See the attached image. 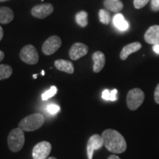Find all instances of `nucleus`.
Wrapping results in <instances>:
<instances>
[{"label": "nucleus", "instance_id": "obj_12", "mask_svg": "<svg viewBox=\"0 0 159 159\" xmlns=\"http://www.w3.org/2000/svg\"><path fill=\"white\" fill-rule=\"evenodd\" d=\"M92 59L94 61L93 70L95 73H99L102 70L105 64V56L102 52L97 51L93 54Z\"/></svg>", "mask_w": 159, "mask_h": 159}, {"label": "nucleus", "instance_id": "obj_24", "mask_svg": "<svg viewBox=\"0 0 159 159\" xmlns=\"http://www.w3.org/2000/svg\"><path fill=\"white\" fill-rule=\"evenodd\" d=\"M151 8L153 11H159V0H151Z\"/></svg>", "mask_w": 159, "mask_h": 159}, {"label": "nucleus", "instance_id": "obj_19", "mask_svg": "<svg viewBox=\"0 0 159 159\" xmlns=\"http://www.w3.org/2000/svg\"><path fill=\"white\" fill-rule=\"evenodd\" d=\"M13 73V69L9 65L0 64V80L9 78Z\"/></svg>", "mask_w": 159, "mask_h": 159}, {"label": "nucleus", "instance_id": "obj_2", "mask_svg": "<svg viewBox=\"0 0 159 159\" xmlns=\"http://www.w3.org/2000/svg\"><path fill=\"white\" fill-rule=\"evenodd\" d=\"M44 124V117L39 113H35L26 116L19 124V128L23 131H35Z\"/></svg>", "mask_w": 159, "mask_h": 159}, {"label": "nucleus", "instance_id": "obj_22", "mask_svg": "<svg viewBox=\"0 0 159 159\" xmlns=\"http://www.w3.org/2000/svg\"><path fill=\"white\" fill-rule=\"evenodd\" d=\"M46 110H47V112L48 113V114L51 115H55L57 113L59 112L61 108H60L58 105L55 104H50L47 107Z\"/></svg>", "mask_w": 159, "mask_h": 159}, {"label": "nucleus", "instance_id": "obj_29", "mask_svg": "<svg viewBox=\"0 0 159 159\" xmlns=\"http://www.w3.org/2000/svg\"><path fill=\"white\" fill-rule=\"evenodd\" d=\"M3 35H4V32H3V29L2 27L0 26V41H2L3 38Z\"/></svg>", "mask_w": 159, "mask_h": 159}, {"label": "nucleus", "instance_id": "obj_35", "mask_svg": "<svg viewBox=\"0 0 159 159\" xmlns=\"http://www.w3.org/2000/svg\"><path fill=\"white\" fill-rule=\"evenodd\" d=\"M5 1H9V0H0V2H5Z\"/></svg>", "mask_w": 159, "mask_h": 159}, {"label": "nucleus", "instance_id": "obj_5", "mask_svg": "<svg viewBox=\"0 0 159 159\" xmlns=\"http://www.w3.org/2000/svg\"><path fill=\"white\" fill-rule=\"evenodd\" d=\"M20 58L27 64L34 65L39 61V57L37 49L33 45H26L20 52Z\"/></svg>", "mask_w": 159, "mask_h": 159}, {"label": "nucleus", "instance_id": "obj_30", "mask_svg": "<svg viewBox=\"0 0 159 159\" xmlns=\"http://www.w3.org/2000/svg\"><path fill=\"white\" fill-rule=\"evenodd\" d=\"M108 159H121V158H119V156H116V155H111V156L108 157Z\"/></svg>", "mask_w": 159, "mask_h": 159}, {"label": "nucleus", "instance_id": "obj_32", "mask_svg": "<svg viewBox=\"0 0 159 159\" xmlns=\"http://www.w3.org/2000/svg\"><path fill=\"white\" fill-rule=\"evenodd\" d=\"M37 76H38V75L37 74H35V75H33V77L34 79H36L37 78Z\"/></svg>", "mask_w": 159, "mask_h": 159}, {"label": "nucleus", "instance_id": "obj_3", "mask_svg": "<svg viewBox=\"0 0 159 159\" xmlns=\"http://www.w3.org/2000/svg\"><path fill=\"white\" fill-rule=\"evenodd\" d=\"M25 142L24 131L18 128L12 130L7 137V144L12 152H17L23 148Z\"/></svg>", "mask_w": 159, "mask_h": 159}, {"label": "nucleus", "instance_id": "obj_17", "mask_svg": "<svg viewBox=\"0 0 159 159\" xmlns=\"http://www.w3.org/2000/svg\"><path fill=\"white\" fill-rule=\"evenodd\" d=\"M114 24L117 29L122 31L126 30L129 27L128 22L125 19L123 15L120 14V13H118V14L114 16Z\"/></svg>", "mask_w": 159, "mask_h": 159}, {"label": "nucleus", "instance_id": "obj_6", "mask_svg": "<svg viewBox=\"0 0 159 159\" xmlns=\"http://www.w3.org/2000/svg\"><path fill=\"white\" fill-rule=\"evenodd\" d=\"M103 145H104V141H103L102 136L99 134L92 135L89 138L88 143H87L86 150L88 158L92 159L94 150L101 149L102 148Z\"/></svg>", "mask_w": 159, "mask_h": 159}, {"label": "nucleus", "instance_id": "obj_14", "mask_svg": "<svg viewBox=\"0 0 159 159\" xmlns=\"http://www.w3.org/2000/svg\"><path fill=\"white\" fill-rule=\"evenodd\" d=\"M55 66L59 71H64L68 74H72L75 71L73 63L71 61H66V60H57L55 61Z\"/></svg>", "mask_w": 159, "mask_h": 159}, {"label": "nucleus", "instance_id": "obj_11", "mask_svg": "<svg viewBox=\"0 0 159 159\" xmlns=\"http://www.w3.org/2000/svg\"><path fill=\"white\" fill-rule=\"evenodd\" d=\"M144 40L147 43L152 45L159 43V25L150 27L145 33Z\"/></svg>", "mask_w": 159, "mask_h": 159}, {"label": "nucleus", "instance_id": "obj_8", "mask_svg": "<svg viewBox=\"0 0 159 159\" xmlns=\"http://www.w3.org/2000/svg\"><path fill=\"white\" fill-rule=\"evenodd\" d=\"M61 46V39L57 35L49 37L42 46V52L46 55H51L56 52Z\"/></svg>", "mask_w": 159, "mask_h": 159}, {"label": "nucleus", "instance_id": "obj_13", "mask_svg": "<svg viewBox=\"0 0 159 159\" xmlns=\"http://www.w3.org/2000/svg\"><path fill=\"white\" fill-rule=\"evenodd\" d=\"M141 48H142V44L139 42H134L130 43V44L126 45L122 49V52H121L120 58L122 61H125V60L128 58L129 55L132 54V53L139 51Z\"/></svg>", "mask_w": 159, "mask_h": 159}, {"label": "nucleus", "instance_id": "obj_9", "mask_svg": "<svg viewBox=\"0 0 159 159\" xmlns=\"http://www.w3.org/2000/svg\"><path fill=\"white\" fill-rule=\"evenodd\" d=\"M54 7L52 5L49 3L43 4V5H36L32 9L31 13L33 16L38 19H45L52 13Z\"/></svg>", "mask_w": 159, "mask_h": 159}, {"label": "nucleus", "instance_id": "obj_34", "mask_svg": "<svg viewBox=\"0 0 159 159\" xmlns=\"http://www.w3.org/2000/svg\"><path fill=\"white\" fill-rule=\"evenodd\" d=\"M48 159H57V158H55V157H49Z\"/></svg>", "mask_w": 159, "mask_h": 159}, {"label": "nucleus", "instance_id": "obj_25", "mask_svg": "<svg viewBox=\"0 0 159 159\" xmlns=\"http://www.w3.org/2000/svg\"><path fill=\"white\" fill-rule=\"evenodd\" d=\"M110 95L111 91L108 89H105V90L103 91L102 94V98L105 100H110Z\"/></svg>", "mask_w": 159, "mask_h": 159}, {"label": "nucleus", "instance_id": "obj_16", "mask_svg": "<svg viewBox=\"0 0 159 159\" xmlns=\"http://www.w3.org/2000/svg\"><path fill=\"white\" fill-rule=\"evenodd\" d=\"M104 6L108 11L117 13L122 11L124 5L120 0H105Z\"/></svg>", "mask_w": 159, "mask_h": 159}, {"label": "nucleus", "instance_id": "obj_1", "mask_svg": "<svg viewBox=\"0 0 159 159\" xmlns=\"http://www.w3.org/2000/svg\"><path fill=\"white\" fill-rule=\"evenodd\" d=\"M104 146L112 153H122L127 149V142L120 133L113 129H107L101 135Z\"/></svg>", "mask_w": 159, "mask_h": 159}, {"label": "nucleus", "instance_id": "obj_23", "mask_svg": "<svg viewBox=\"0 0 159 159\" xmlns=\"http://www.w3.org/2000/svg\"><path fill=\"white\" fill-rule=\"evenodd\" d=\"M150 0H134V5L135 8L141 9L143 8L149 2Z\"/></svg>", "mask_w": 159, "mask_h": 159}, {"label": "nucleus", "instance_id": "obj_36", "mask_svg": "<svg viewBox=\"0 0 159 159\" xmlns=\"http://www.w3.org/2000/svg\"><path fill=\"white\" fill-rule=\"evenodd\" d=\"M42 1H43V0H42Z\"/></svg>", "mask_w": 159, "mask_h": 159}, {"label": "nucleus", "instance_id": "obj_20", "mask_svg": "<svg viewBox=\"0 0 159 159\" xmlns=\"http://www.w3.org/2000/svg\"><path fill=\"white\" fill-rule=\"evenodd\" d=\"M99 18L101 23L104 25H108L111 21V14L107 10L101 9L99 11Z\"/></svg>", "mask_w": 159, "mask_h": 159}, {"label": "nucleus", "instance_id": "obj_18", "mask_svg": "<svg viewBox=\"0 0 159 159\" xmlns=\"http://www.w3.org/2000/svg\"><path fill=\"white\" fill-rule=\"evenodd\" d=\"M75 21L80 27H85L88 25V13L85 11L78 12L75 16Z\"/></svg>", "mask_w": 159, "mask_h": 159}, {"label": "nucleus", "instance_id": "obj_31", "mask_svg": "<svg viewBox=\"0 0 159 159\" xmlns=\"http://www.w3.org/2000/svg\"><path fill=\"white\" fill-rule=\"evenodd\" d=\"M4 57H5V54L2 51L0 50V62L4 59Z\"/></svg>", "mask_w": 159, "mask_h": 159}, {"label": "nucleus", "instance_id": "obj_28", "mask_svg": "<svg viewBox=\"0 0 159 159\" xmlns=\"http://www.w3.org/2000/svg\"><path fill=\"white\" fill-rule=\"evenodd\" d=\"M152 49H153V51L156 53V54L159 55V43L153 45V47H152Z\"/></svg>", "mask_w": 159, "mask_h": 159}, {"label": "nucleus", "instance_id": "obj_21", "mask_svg": "<svg viewBox=\"0 0 159 159\" xmlns=\"http://www.w3.org/2000/svg\"><path fill=\"white\" fill-rule=\"evenodd\" d=\"M57 91V89L56 86H55V85H52V86H51V88L49 89L48 91H45L43 94L41 95V98H42V100L43 101H46L47 100V99H49V98H51V97H54L55 94H56Z\"/></svg>", "mask_w": 159, "mask_h": 159}, {"label": "nucleus", "instance_id": "obj_7", "mask_svg": "<svg viewBox=\"0 0 159 159\" xmlns=\"http://www.w3.org/2000/svg\"><path fill=\"white\" fill-rule=\"evenodd\" d=\"M52 145L48 142H41L33 149V159H47L51 152Z\"/></svg>", "mask_w": 159, "mask_h": 159}, {"label": "nucleus", "instance_id": "obj_27", "mask_svg": "<svg viewBox=\"0 0 159 159\" xmlns=\"http://www.w3.org/2000/svg\"><path fill=\"white\" fill-rule=\"evenodd\" d=\"M117 91L116 89H114V90L111 91V95H110V100L111 101H115L117 99Z\"/></svg>", "mask_w": 159, "mask_h": 159}, {"label": "nucleus", "instance_id": "obj_33", "mask_svg": "<svg viewBox=\"0 0 159 159\" xmlns=\"http://www.w3.org/2000/svg\"><path fill=\"white\" fill-rule=\"evenodd\" d=\"M41 75H42L43 76L45 75V72H44V71H43V70H42V71H41Z\"/></svg>", "mask_w": 159, "mask_h": 159}, {"label": "nucleus", "instance_id": "obj_15", "mask_svg": "<svg viewBox=\"0 0 159 159\" xmlns=\"http://www.w3.org/2000/svg\"><path fill=\"white\" fill-rule=\"evenodd\" d=\"M14 13L7 7H0V24L6 25L13 21Z\"/></svg>", "mask_w": 159, "mask_h": 159}, {"label": "nucleus", "instance_id": "obj_10", "mask_svg": "<svg viewBox=\"0 0 159 159\" xmlns=\"http://www.w3.org/2000/svg\"><path fill=\"white\" fill-rule=\"evenodd\" d=\"M89 47L83 43H75L69 50V56L73 61H77L88 53Z\"/></svg>", "mask_w": 159, "mask_h": 159}, {"label": "nucleus", "instance_id": "obj_4", "mask_svg": "<svg viewBox=\"0 0 159 159\" xmlns=\"http://www.w3.org/2000/svg\"><path fill=\"white\" fill-rule=\"evenodd\" d=\"M145 95L144 91L136 88L129 91L127 95V105L131 111H136L144 102Z\"/></svg>", "mask_w": 159, "mask_h": 159}, {"label": "nucleus", "instance_id": "obj_26", "mask_svg": "<svg viewBox=\"0 0 159 159\" xmlns=\"http://www.w3.org/2000/svg\"><path fill=\"white\" fill-rule=\"evenodd\" d=\"M154 99L157 104H159V83L156 86L154 92Z\"/></svg>", "mask_w": 159, "mask_h": 159}]
</instances>
